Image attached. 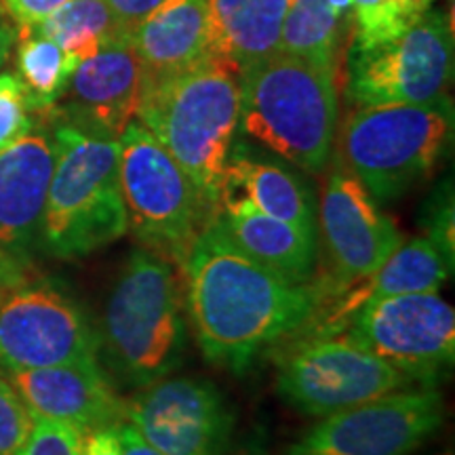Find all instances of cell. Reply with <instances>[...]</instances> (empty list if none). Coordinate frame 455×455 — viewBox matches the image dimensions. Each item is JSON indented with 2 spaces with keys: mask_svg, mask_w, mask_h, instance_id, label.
Listing matches in <instances>:
<instances>
[{
  "mask_svg": "<svg viewBox=\"0 0 455 455\" xmlns=\"http://www.w3.org/2000/svg\"><path fill=\"white\" fill-rule=\"evenodd\" d=\"M186 310L213 365L244 373L310 323L316 289L293 284L241 251L212 212L184 264Z\"/></svg>",
  "mask_w": 455,
  "mask_h": 455,
  "instance_id": "obj_1",
  "label": "cell"
},
{
  "mask_svg": "<svg viewBox=\"0 0 455 455\" xmlns=\"http://www.w3.org/2000/svg\"><path fill=\"white\" fill-rule=\"evenodd\" d=\"M238 108V74L213 60L171 76H144L135 118L178 161L212 212L224 190Z\"/></svg>",
  "mask_w": 455,
  "mask_h": 455,
  "instance_id": "obj_2",
  "label": "cell"
},
{
  "mask_svg": "<svg viewBox=\"0 0 455 455\" xmlns=\"http://www.w3.org/2000/svg\"><path fill=\"white\" fill-rule=\"evenodd\" d=\"M238 131L295 167L321 173L338 129V74L278 53L238 72Z\"/></svg>",
  "mask_w": 455,
  "mask_h": 455,
  "instance_id": "obj_3",
  "label": "cell"
},
{
  "mask_svg": "<svg viewBox=\"0 0 455 455\" xmlns=\"http://www.w3.org/2000/svg\"><path fill=\"white\" fill-rule=\"evenodd\" d=\"M53 116L55 167L41 235L55 258L76 259L118 241L129 230L118 181L121 141L66 121L57 112Z\"/></svg>",
  "mask_w": 455,
  "mask_h": 455,
  "instance_id": "obj_4",
  "label": "cell"
},
{
  "mask_svg": "<svg viewBox=\"0 0 455 455\" xmlns=\"http://www.w3.org/2000/svg\"><path fill=\"white\" fill-rule=\"evenodd\" d=\"M98 339L114 373L135 388L184 363L188 329L171 261L144 247L129 255L106 299Z\"/></svg>",
  "mask_w": 455,
  "mask_h": 455,
  "instance_id": "obj_5",
  "label": "cell"
},
{
  "mask_svg": "<svg viewBox=\"0 0 455 455\" xmlns=\"http://www.w3.org/2000/svg\"><path fill=\"white\" fill-rule=\"evenodd\" d=\"M453 141V104L355 108L339 138V161L378 203L405 196L424 184Z\"/></svg>",
  "mask_w": 455,
  "mask_h": 455,
  "instance_id": "obj_6",
  "label": "cell"
},
{
  "mask_svg": "<svg viewBox=\"0 0 455 455\" xmlns=\"http://www.w3.org/2000/svg\"><path fill=\"white\" fill-rule=\"evenodd\" d=\"M118 141L127 228L141 247L181 268L212 209L186 171L138 118L127 124Z\"/></svg>",
  "mask_w": 455,
  "mask_h": 455,
  "instance_id": "obj_7",
  "label": "cell"
},
{
  "mask_svg": "<svg viewBox=\"0 0 455 455\" xmlns=\"http://www.w3.org/2000/svg\"><path fill=\"white\" fill-rule=\"evenodd\" d=\"M451 78L453 30L441 9L395 36L348 47L346 98L355 108L428 104L445 98Z\"/></svg>",
  "mask_w": 455,
  "mask_h": 455,
  "instance_id": "obj_8",
  "label": "cell"
},
{
  "mask_svg": "<svg viewBox=\"0 0 455 455\" xmlns=\"http://www.w3.org/2000/svg\"><path fill=\"white\" fill-rule=\"evenodd\" d=\"M100 339L81 306L43 276L0 270V367L4 371L98 361Z\"/></svg>",
  "mask_w": 455,
  "mask_h": 455,
  "instance_id": "obj_9",
  "label": "cell"
},
{
  "mask_svg": "<svg viewBox=\"0 0 455 455\" xmlns=\"http://www.w3.org/2000/svg\"><path fill=\"white\" fill-rule=\"evenodd\" d=\"M411 384L350 338H304L278 361L276 392L299 413L325 418Z\"/></svg>",
  "mask_w": 455,
  "mask_h": 455,
  "instance_id": "obj_10",
  "label": "cell"
},
{
  "mask_svg": "<svg viewBox=\"0 0 455 455\" xmlns=\"http://www.w3.org/2000/svg\"><path fill=\"white\" fill-rule=\"evenodd\" d=\"M344 331L413 384L435 386L453 367L455 312L436 291L367 301Z\"/></svg>",
  "mask_w": 455,
  "mask_h": 455,
  "instance_id": "obj_11",
  "label": "cell"
},
{
  "mask_svg": "<svg viewBox=\"0 0 455 455\" xmlns=\"http://www.w3.org/2000/svg\"><path fill=\"white\" fill-rule=\"evenodd\" d=\"M443 419L445 401L435 386L405 388L325 415L287 455H411Z\"/></svg>",
  "mask_w": 455,
  "mask_h": 455,
  "instance_id": "obj_12",
  "label": "cell"
},
{
  "mask_svg": "<svg viewBox=\"0 0 455 455\" xmlns=\"http://www.w3.org/2000/svg\"><path fill=\"white\" fill-rule=\"evenodd\" d=\"M318 226L331 266V276L315 284L318 299L371 276L403 243L395 221L341 161L323 190Z\"/></svg>",
  "mask_w": 455,
  "mask_h": 455,
  "instance_id": "obj_13",
  "label": "cell"
},
{
  "mask_svg": "<svg viewBox=\"0 0 455 455\" xmlns=\"http://www.w3.org/2000/svg\"><path fill=\"white\" fill-rule=\"evenodd\" d=\"M127 422L163 455H224L235 411L207 379L167 375L131 398Z\"/></svg>",
  "mask_w": 455,
  "mask_h": 455,
  "instance_id": "obj_14",
  "label": "cell"
},
{
  "mask_svg": "<svg viewBox=\"0 0 455 455\" xmlns=\"http://www.w3.org/2000/svg\"><path fill=\"white\" fill-rule=\"evenodd\" d=\"M32 418H47L87 432L127 422V403L116 395L98 361L7 371Z\"/></svg>",
  "mask_w": 455,
  "mask_h": 455,
  "instance_id": "obj_15",
  "label": "cell"
},
{
  "mask_svg": "<svg viewBox=\"0 0 455 455\" xmlns=\"http://www.w3.org/2000/svg\"><path fill=\"white\" fill-rule=\"evenodd\" d=\"M141 89L144 66L131 38H123L106 44L76 66L61 95L66 106L57 114L118 140L127 124L135 121Z\"/></svg>",
  "mask_w": 455,
  "mask_h": 455,
  "instance_id": "obj_16",
  "label": "cell"
},
{
  "mask_svg": "<svg viewBox=\"0 0 455 455\" xmlns=\"http://www.w3.org/2000/svg\"><path fill=\"white\" fill-rule=\"evenodd\" d=\"M451 270L436 244L426 236L403 241L371 276L318 299L315 315L310 318V323H315V333H306L304 338H327L341 333L352 315L371 299L439 291Z\"/></svg>",
  "mask_w": 455,
  "mask_h": 455,
  "instance_id": "obj_17",
  "label": "cell"
},
{
  "mask_svg": "<svg viewBox=\"0 0 455 455\" xmlns=\"http://www.w3.org/2000/svg\"><path fill=\"white\" fill-rule=\"evenodd\" d=\"M221 230L241 251L293 284H310L316 270L318 235L261 213L243 198L224 196L213 209Z\"/></svg>",
  "mask_w": 455,
  "mask_h": 455,
  "instance_id": "obj_18",
  "label": "cell"
},
{
  "mask_svg": "<svg viewBox=\"0 0 455 455\" xmlns=\"http://www.w3.org/2000/svg\"><path fill=\"white\" fill-rule=\"evenodd\" d=\"M224 196L243 198L261 213L318 235L316 196L304 175L251 144H232L221 190Z\"/></svg>",
  "mask_w": 455,
  "mask_h": 455,
  "instance_id": "obj_19",
  "label": "cell"
},
{
  "mask_svg": "<svg viewBox=\"0 0 455 455\" xmlns=\"http://www.w3.org/2000/svg\"><path fill=\"white\" fill-rule=\"evenodd\" d=\"M53 167V135L44 131L0 150V251L21 247L41 228Z\"/></svg>",
  "mask_w": 455,
  "mask_h": 455,
  "instance_id": "obj_20",
  "label": "cell"
},
{
  "mask_svg": "<svg viewBox=\"0 0 455 455\" xmlns=\"http://www.w3.org/2000/svg\"><path fill=\"white\" fill-rule=\"evenodd\" d=\"M207 0H161L131 30L146 78L184 72L209 60Z\"/></svg>",
  "mask_w": 455,
  "mask_h": 455,
  "instance_id": "obj_21",
  "label": "cell"
},
{
  "mask_svg": "<svg viewBox=\"0 0 455 455\" xmlns=\"http://www.w3.org/2000/svg\"><path fill=\"white\" fill-rule=\"evenodd\" d=\"M289 0H207L209 60L238 74L278 53Z\"/></svg>",
  "mask_w": 455,
  "mask_h": 455,
  "instance_id": "obj_22",
  "label": "cell"
},
{
  "mask_svg": "<svg viewBox=\"0 0 455 455\" xmlns=\"http://www.w3.org/2000/svg\"><path fill=\"white\" fill-rule=\"evenodd\" d=\"M20 32L49 38L78 61L95 55L114 41L131 38V30L114 13L108 0H68L41 24Z\"/></svg>",
  "mask_w": 455,
  "mask_h": 455,
  "instance_id": "obj_23",
  "label": "cell"
},
{
  "mask_svg": "<svg viewBox=\"0 0 455 455\" xmlns=\"http://www.w3.org/2000/svg\"><path fill=\"white\" fill-rule=\"evenodd\" d=\"M350 21H341L327 0H293L283 21L278 51L338 74Z\"/></svg>",
  "mask_w": 455,
  "mask_h": 455,
  "instance_id": "obj_24",
  "label": "cell"
},
{
  "mask_svg": "<svg viewBox=\"0 0 455 455\" xmlns=\"http://www.w3.org/2000/svg\"><path fill=\"white\" fill-rule=\"evenodd\" d=\"M17 38V78L24 84L28 106L34 114L53 110L81 61L34 32H20Z\"/></svg>",
  "mask_w": 455,
  "mask_h": 455,
  "instance_id": "obj_25",
  "label": "cell"
},
{
  "mask_svg": "<svg viewBox=\"0 0 455 455\" xmlns=\"http://www.w3.org/2000/svg\"><path fill=\"white\" fill-rule=\"evenodd\" d=\"M350 24L352 43H375L403 32L413 21L398 11L395 0H352Z\"/></svg>",
  "mask_w": 455,
  "mask_h": 455,
  "instance_id": "obj_26",
  "label": "cell"
},
{
  "mask_svg": "<svg viewBox=\"0 0 455 455\" xmlns=\"http://www.w3.org/2000/svg\"><path fill=\"white\" fill-rule=\"evenodd\" d=\"M34 129L24 84L15 74H0V150Z\"/></svg>",
  "mask_w": 455,
  "mask_h": 455,
  "instance_id": "obj_27",
  "label": "cell"
},
{
  "mask_svg": "<svg viewBox=\"0 0 455 455\" xmlns=\"http://www.w3.org/2000/svg\"><path fill=\"white\" fill-rule=\"evenodd\" d=\"M84 432L70 424L32 418V428L15 455H81Z\"/></svg>",
  "mask_w": 455,
  "mask_h": 455,
  "instance_id": "obj_28",
  "label": "cell"
},
{
  "mask_svg": "<svg viewBox=\"0 0 455 455\" xmlns=\"http://www.w3.org/2000/svg\"><path fill=\"white\" fill-rule=\"evenodd\" d=\"M455 209H453V188L451 180L441 184L426 203L422 226L426 238L436 244V249L453 268L455 259Z\"/></svg>",
  "mask_w": 455,
  "mask_h": 455,
  "instance_id": "obj_29",
  "label": "cell"
},
{
  "mask_svg": "<svg viewBox=\"0 0 455 455\" xmlns=\"http://www.w3.org/2000/svg\"><path fill=\"white\" fill-rule=\"evenodd\" d=\"M32 428V415L20 395L0 378V455H15Z\"/></svg>",
  "mask_w": 455,
  "mask_h": 455,
  "instance_id": "obj_30",
  "label": "cell"
},
{
  "mask_svg": "<svg viewBox=\"0 0 455 455\" xmlns=\"http://www.w3.org/2000/svg\"><path fill=\"white\" fill-rule=\"evenodd\" d=\"M68 0H0L3 9L15 21L17 30H28L55 13Z\"/></svg>",
  "mask_w": 455,
  "mask_h": 455,
  "instance_id": "obj_31",
  "label": "cell"
},
{
  "mask_svg": "<svg viewBox=\"0 0 455 455\" xmlns=\"http://www.w3.org/2000/svg\"><path fill=\"white\" fill-rule=\"evenodd\" d=\"M81 455H123L121 439H118L116 428H100L87 432L83 441Z\"/></svg>",
  "mask_w": 455,
  "mask_h": 455,
  "instance_id": "obj_32",
  "label": "cell"
},
{
  "mask_svg": "<svg viewBox=\"0 0 455 455\" xmlns=\"http://www.w3.org/2000/svg\"><path fill=\"white\" fill-rule=\"evenodd\" d=\"M158 3L161 0H108L114 13L121 17V21L129 30H133Z\"/></svg>",
  "mask_w": 455,
  "mask_h": 455,
  "instance_id": "obj_33",
  "label": "cell"
},
{
  "mask_svg": "<svg viewBox=\"0 0 455 455\" xmlns=\"http://www.w3.org/2000/svg\"><path fill=\"white\" fill-rule=\"evenodd\" d=\"M118 439H121L123 455H163L161 451H156V449L152 447L129 422H123L118 426Z\"/></svg>",
  "mask_w": 455,
  "mask_h": 455,
  "instance_id": "obj_34",
  "label": "cell"
},
{
  "mask_svg": "<svg viewBox=\"0 0 455 455\" xmlns=\"http://www.w3.org/2000/svg\"><path fill=\"white\" fill-rule=\"evenodd\" d=\"M17 36H20V30H17L15 21L7 15V11L0 4V68L7 64L11 49L17 43Z\"/></svg>",
  "mask_w": 455,
  "mask_h": 455,
  "instance_id": "obj_35",
  "label": "cell"
},
{
  "mask_svg": "<svg viewBox=\"0 0 455 455\" xmlns=\"http://www.w3.org/2000/svg\"><path fill=\"white\" fill-rule=\"evenodd\" d=\"M398 11L407 17L409 21H415L418 17H422L426 11L432 9L435 0H395Z\"/></svg>",
  "mask_w": 455,
  "mask_h": 455,
  "instance_id": "obj_36",
  "label": "cell"
},
{
  "mask_svg": "<svg viewBox=\"0 0 455 455\" xmlns=\"http://www.w3.org/2000/svg\"><path fill=\"white\" fill-rule=\"evenodd\" d=\"M230 455H270V453H268V447H266L264 439H261V435H253L251 439L243 441V445Z\"/></svg>",
  "mask_w": 455,
  "mask_h": 455,
  "instance_id": "obj_37",
  "label": "cell"
},
{
  "mask_svg": "<svg viewBox=\"0 0 455 455\" xmlns=\"http://www.w3.org/2000/svg\"><path fill=\"white\" fill-rule=\"evenodd\" d=\"M327 4L341 21H352V0H327Z\"/></svg>",
  "mask_w": 455,
  "mask_h": 455,
  "instance_id": "obj_38",
  "label": "cell"
},
{
  "mask_svg": "<svg viewBox=\"0 0 455 455\" xmlns=\"http://www.w3.org/2000/svg\"><path fill=\"white\" fill-rule=\"evenodd\" d=\"M0 258H3V253H0ZM4 266H9V264H7V261H4V259H0V270H3Z\"/></svg>",
  "mask_w": 455,
  "mask_h": 455,
  "instance_id": "obj_39",
  "label": "cell"
},
{
  "mask_svg": "<svg viewBox=\"0 0 455 455\" xmlns=\"http://www.w3.org/2000/svg\"><path fill=\"white\" fill-rule=\"evenodd\" d=\"M441 455H453V453H451V451H447V453H441Z\"/></svg>",
  "mask_w": 455,
  "mask_h": 455,
  "instance_id": "obj_40",
  "label": "cell"
},
{
  "mask_svg": "<svg viewBox=\"0 0 455 455\" xmlns=\"http://www.w3.org/2000/svg\"><path fill=\"white\" fill-rule=\"evenodd\" d=\"M289 3H293V0H289Z\"/></svg>",
  "mask_w": 455,
  "mask_h": 455,
  "instance_id": "obj_41",
  "label": "cell"
}]
</instances>
